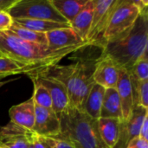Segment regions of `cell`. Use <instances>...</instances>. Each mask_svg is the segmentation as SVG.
Wrapping results in <instances>:
<instances>
[{
  "label": "cell",
  "instance_id": "6da1fadb",
  "mask_svg": "<svg viewBox=\"0 0 148 148\" xmlns=\"http://www.w3.org/2000/svg\"><path fill=\"white\" fill-rule=\"evenodd\" d=\"M101 49V54L110 58L120 69L129 72L140 59L148 56V9L140 14L127 32L106 42Z\"/></svg>",
  "mask_w": 148,
  "mask_h": 148
},
{
  "label": "cell",
  "instance_id": "7a4b0ae2",
  "mask_svg": "<svg viewBox=\"0 0 148 148\" xmlns=\"http://www.w3.org/2000/svg\"><path fill=\"white\" fill-rule=\"evenodd\" d=\"M90 45L82 43L56 50L47 46L28 42L16 37L10 31L0 32V53L3 56L28 65H37L49 68L74 52Z\"/></svg>",
  "mask_w": 148,
  "mask_h": 148
},
{
  "label": "cell",
  "instance_id": "3957f363",
  "mask_svg": "<svg viewBox=\"0 0 148 148\" xmlns=\"http://www.w3.org/2000/svg\"><path fill=\"white\" fill-rule=\"evenodd\" d=\"M57 115L60 133L52 139L67 142L75 148H108L101 138L97 120L69 106Z\"/></svg>",
  "mask_w": 148,
  "mask_h": 148
},
{
  "label": "cell",
  "instance_id": "277c9868",
  "mask_svg": "<svg viewBox=\"0 0 148 148\" xmlns=\"http://www.w3.org/2000/svg\"><path fill=\"white\" fill-rule=\"evenodd\" d=\"M140 14L133 0H117L100 47L127 32L134 26Z\"/></svg>",
  "mask_w": 148,
  "mask_h": 148
},
{
  "label": "cell",
  "instance_id": "5b68a950",
  "mask_svg": "<svg viewBox=\"0 0 148 148\" xmlns=\"http://www.w3.org/2000/svg\"><path fill=\"white\" fill-rule=\"evenodd\" d=\"M97 58L93 56H81L75 62V80L69 107L82 110L87 96L95 84L94 71Z\"/></svg>",
  "mask_w": 148,
  "mask_h": 148
},
{
  "label": "cell",
  "instance_id": "8992f818",
  "mask_svg": "<svg viewBox=\"0 0 148 148\" xmlns=\"http://www.w3.org/2000/svg\"><path fill=\"white\" fill-rule=\"evenodd\" d=\"M7 12L12 19H36L68 23L56 10L50 0H17Z\"/></svg>",
  "mask_w": 148,
  "mask_h": 148
},
{
  "label": "cell",
  "instance_id": "52a82bcc",
  "mask_svg": "<svg viewBox=\"0 0 148 148\" xmlns=\"http://www.w3.org/2000/svg\"><path fill=\"white\" fill-rule=\"evenodd\" d=\"M116 3L117 0H96L91 26L87 36V42L90 45L101 48L103 34Z\"/></svg>",
  "mask_w": 148,
  "mask_h": 148
},
{
  "label": "cell",
  "instance_id": "ba28073f",
  "mask_svg": "<svg viewBox=\"0 0 148 148\" xmlns=\"http://www.w3.org/2000/svg\"><path fill=\"white\" fill-rule=\"evenodd\" d=\"M29 78L35 79L47 88L52 100V110L56 114L62 113L69 106L68 90L61 82L42 75H36Z\"/></svg>",
  "mask_w": 148,
  "mask_h": 148
},
{
  "label": "cell",
  "instance_id": "9c48e42d",
  "mask_svg": "<svg viewBox=\"0 0 148 148\" xmlns=\"http://www.w3.org/2000/svg\"><path fill=\"white\" fill-rule=\"evenodd\" d=\"M36 134L55 137L60 133V119L52 110L35 106V123L32 129Z\"/></svg>",
  "mask_w": 148,
  "mask_h": 148
},
{
  "label": "cell",
  "instance_id": "30bf717a",
  "mask_svg": "<svg viewBox=\"0 0 148 148\" xmlns=\"http://www.w3.org/2000/svg\"><path fill=\"white\" fill-rule=\"evenodd\" d=\"M120 69L108 56L101 54L97 58L95 71L94 82L104 88H115L118 82Z\"/></svg>",
  "mask_w": 148,
  "mask_h": 148
},
{
  "label": "cell",
  "instance_id": "8fae6325",
  "mask_svg": "<svg viewBox=\"0 0 148 148\" xmlns=\"http://www.w3.org/2000/svg\"><path fill=\"white\" fill-rule=\"evenodd\" d=\"M33 132L11 121L0 129V146L8 148H29Z\"/></svg>",
  "mask_w": 148,
  "mask_h": 148
},
{
  "label": "cell",
  "instance_id": "7c38bea8",
  "mask_svg": "<svg viewBox=\"0 0 148 148\" xmlns=\"http://www.w3.org/2000/svg\"><path fill=\"white\" fill-rule=\"evenodd\" d=\"M115 88L117 90L121 101L123 122H126L129 119L133 112V109L135 107L133 88H132L129 74L127 71L124 69H120L118 82Z\"/></svg>",
  "mask_w": 148,
  "mask_h": 148
},
{
  "label": "cell",
  "instance_id": "4fadbf2b",
  "mask_svg": "<svg viewBox=\"0 0 148 148\" xmlns=\"http://www.w3.org/2000/svg\"><path fill=\"white\" fill-rule=\"evenodd\" d=\"M46 37L48 48L52 50L69 48L87 42H84L72 28L60 29L47 32Z\"/></svg>",
  "mask_w": 148,
  "mask_h": 148
},
{
  "label": "cell",
  "instance_id": "5bb4252c",
  "mask_svg": "<svg viewBox=\"0 0 148 148\" xmlns=\"http://www.w3.org/2000/svg\"><path fill=\"white\" fill-rule=\"evenodd\" d=\"M9 115L12 123L32 131L35 123V104L32 98L10 108Z\"/></svg>",
  "mask_w": 148,
  "mask_h": 148
},
{
  "label": "cell",
  "instance_id": "9a60e30c",
  "mask_svg": "<svg viewBox=\"0 0 148 148\" xmlns=\"http://www.w3.org/2000/svg\"><path fill=\"white\" fill-rule=\"evenodd\" d=\"M47 68L37 65H28L12 59L1 56L0 57V78L14 75H27L29 77L36 75Z\"/></svg>",
  "mask_w": 148,
  "mask_h": 148
},
{
  "label": "cell",
  "instance_id": "2e32d148",
  "mask_svg": "<svg viewBox=\"0 0 148 148\" xmlns=\"http://www.w3.org/2000/svg\"><path fill=\"white\" fill-rule=\"evenodd\" d=\"M122 121L114 118H100L98 130L103 143L108 148H115L121 137Z\"/></svg>",
  "mask_w": 148,
  "mask_h": 148
},
{
  "label": "cell",
  "instance_id": "e0dca14e",
  "mask_svg": "<svg viewBox=\"0 0 148 148\" xmlns=\"http://www.w3.org/2000/svg\"><path fill=\"white\" fill-rule=\"evenodd\" d=\"M95 2L96 0H88L86 5L70 23L71 28L84 42H87V36L91 26Z\"/></svg>",
  "mask_w": 148,
  "mask_h": 148
},
{
  "label": "cell",
  "instance_id": "ac0fdd59",
  "mask_svg": "<svg viewBox=\"0 0 148 148\" xmlns=\"http://www.w3.org/2000/svg\"><path fill=\"white\" fill-rule=\"evenodd\" d=\"M100 118L119 119L123 122L121 101L116 88H106Z\"/></svg>",
  "mask_w": 148,
  "mask_h": 148
},
{
  "label": "cell",
  "instance_id": "d6986e66",
  "mask_svg": "<svg viewBox=\"0 0 148 148\" xmlns=\"http://www.w3.org/2000/svg\"><path fill=\"white\" fill-rule=\"evenodd\" d=\"M106 88L95 83L91 88L85 103L82 108V112L94 120H99L101 116V109L103 101V96Z\"/></svg>",
  "mask_w": 148,
  "mask_h": 148
},
{
  "label": "cell",
  "instance_id": "ffe728a7",
  "mask_svg": "<svg viewBox=\"0 0 148 148\" xmlns=\"http://www.w3.org/2000/svg\"><path fill=\"white\" fill-rule=\"evenodd\" d=\"M13 23L36 32L47 33L52 30L71 28L70 23H57L49 20H36V19H13Z\"/></svg>",
  "mask_w": 148,
  "mask_h": 148
},
{
  "label": "cell",
  "instance_id": "44dd1931",
  "mask_svg": "<svg viewBox=\"0 0 148 148\" xmlns=\"http://www.w3.org/2000/svg\"><path fill=\"white\" fill-rule=\"evenodd\" d=\"M56 10L71 23L86 5L88 0H50Z\"/></svg>",
  "mask_w": 148,
  "mask_h": 148
},
{
  "label": "cell",
  "instance_id": "7402d4cb",
  "mask_svg": "<svg viewBox=\"0 0 148 148\" xmlns=\"http://www.w3.org/2000/svg\"><path fill=\"white\" fill-rule=\"evenodd\" d=\"M14 34L16 37L20 38L21 40H23L28 42H32V43H36L43 46L48 47V42H47V37H46V33H40V32H36L25 28L19 27L14 23H12V26L10 29L8 30Z\"/></svg>",
  "mask_w": 148,
  "mask_h": 148
},
{
  "label": "cell",
  "instance_id": "603a6c76",
  "mask_svg": "<svg viewBox=\"0 0 148 148\" xmlns=\"http://www.w3.org/2000/svg\"><path fill=\"white\" fill-rule=\"evenodd\" d=\"M30 79L33 82V85H34V92L31 98L34 101L35 106L43 108L52 109V100L47 88L42 85H41L39 82H37L35 79L33 78Z\"/></svg>",
  "mask_w": 148,
  "mask_h": 148
},
{
  "label": "cell",
  "instance_id": "cb8c5ba5",
  "mask_svg": "<svg viewBox=\"0 0 148 148\" xmlns=\"http://www.w3.org/2000/svg\"><path fill=\"white\" fill-rule=\"evenodd\" d=\"M139 81L148 80V56H145L140 59L133 69L128 72Z\"/></svg>",
  "mask_w": 148,
  "mask_h": 148
},
{
  "label": "cell",
  "instance_id": "d4e9b609",
  "mask_svg": "<svg viewBox=\"0 0 148 148\" xmlns=\"http://www.w3.org/2000/svg\"><path fill=\"white\" fill-rule=\"evenodd\" d=\"M57 141L50 137H44L36 134L33 132L31 144L33 148H56Z\"/></svg>",
  "mask_w": 148,
  "mask_h": 148
},
{
  "label": "cell",
  "instance_id": "484cf974",
  "mask_svg": "<svg viewBox=\"0 0 148 148\" xmlns=\"http://www.w3.org/2000/svg\"><path fill=\"white\" fill-rule=\"evenodd\" d=\"M13 19L6 11L0 10V32L8 31L12 26Z\"/></svg>",
  "mask_w": 148,
  "mask_h": 148
},
{
  "label": "cell",
  "instance_id": "4316f807",
  "mask_svg": "<svg viewBox=\"0 0 148 148\" xmlns=\"http://www.w3.org/2000/svg\"><path fill=\"white\" fill-rule=\"evenodd\" d=\"M126 148H148V141L140 137H136L128 142Z\"/></svg>",
  "mask_w": 148,
  "mask_h": 148
},
{
  "label": "cell",
  "instance_id": "83f0119b",
  "mask_svg": "<svg viewBox=\"0 0 148 148\" xmlns=\"http://www.w3.org/2000/svg\"><path fill=\"white\" fill-rule=\"evenodd\" d=\"M140 138L143 139L144 140L148 141V116H147L143 121V124L141 126L140 131Z\"/></svg>",
  "mask_w": 148,
  "mask_h": 148
},
{
  "label": "cell",
  "instance_id": "f1b7e54d",
  "mask_svg": "<svg viewBox=\"0 0 148 148\" xmlns=\"http://www.w3.org/2000/svg\"><path fill=\"white\" fill-rule=\"evenodd\" d=\"M17 0H0V10L6 11L16 2Z\"/></svg>",
  "mask_w": 148,
  "mask_h": 148
},
{
  "label": "cell",
  "instance_id": "f546056e",
  "mask_svg": "<svg viewBox=\"0 0 148 148\" xmlns=\"http://www.w3.org/2000/svg\"><path fill=\"white\" fill-rule=\"evenodd\" d=\"M56 141H57V143H56V148H75L73 146L69 145L67 142H64L62 140H56Z\"/></svg>",
  "mask_w": 148,
  "mask_h": 148
},
{
  "label": "cell",
  "instance_id": "4dcf8cb0",
  "mask_svg": "<svg viewBox=\"0 0 148 148\" xmlns=\"http://www.w3.org/2000/svg\"><path fill=\"white\" fill-rule=\"evenodd\" d=\"M16 79H11V80H8V81H5V82H0V88L3 86V85H5L6 83H9V82H13V81H15Z\"/></svg>",
  "mask_w": 148,
  "mask_h": 148
},
{
  "label": "cell",
  "instance_id": "1f68e13d",
  "mask_svg": "<svg viewBox=\"0 0 148 148\" xmlns=\"http://www.w3.org/2000/svg\"><path fill=\"white\" fill-rule=\"evenodd\" d=\"M0 148H8V147H3V146H0Z\"/></svg>",
  "mask_w": 148,
  "mask_h": 148
},
{
  "label": "cell",
  "instance_id": "d6a6232c",
  "mask_svg": "<svg viewBox=\"0 0 148 148\" xmlns=\"http://www.w3.org/2000/svg\"><path fill=\"white\" fill-rule=\"evenodd\" d=\"M29 148H33V147H32V144H30V146H29Z\"/></svg>",
  "mask_w": 148,
  "mask_h": 148
},
{
  "label": "cell",
  "instance_id": "836d02e7",
  "mask_svg": "<svg viewBox=\"0 0 148 148\" xmlns=\"http://www.w3.org/2000/svg\"><path fill=\"white\" fill-rule=\"evenodd\" d=\"M1 56H2V55H1V53H0V57H1Z\"/></svg>",
  "mask_w": 148,
  "mask_h": 148
}]
</instances>
